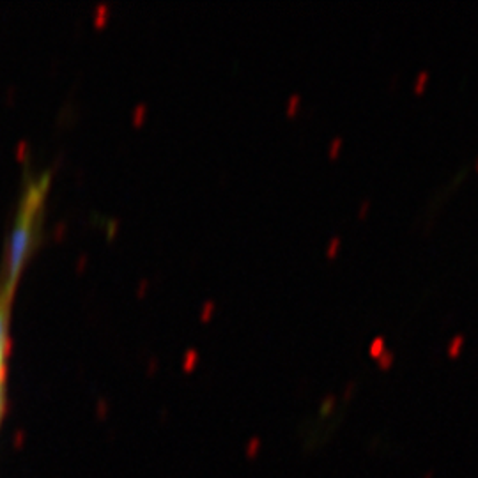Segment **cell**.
I'll list each match as a JSON object with an SVG mask.
<instances>
[{
  "mask_svg": "<svg viewBox=\"0 0 478 478\" xmlns=\"http://www.w3.org/2000/svg\"><path fill=\"white\" fill-rule=\"evenodd\" d=\"M48 186V175H39V178L32 179L23 190L15 224H13L11 234L8 238V245H6L4 271H2V282H0L11 289H16L18 285L20 275L32 252L36 231H38L43 217V205H45Z\"/></svg>",
  "mask_w": 478,
  "mask_h": 478,
  "instance_id": "6da1fadb",
  "label": "cell"
},
{
  "mask_svg": "<svg viewBox=\"0 0 478 478\" xmlns=\"http://www.w3.org/2000/svg\"><path fill=\"white\" fill-rule=\"evenodd\" d=\"M15 289L0 284V376H6V360L9 349V321Z\"/></svg>",
  "mask_w": 478,
  "mask_h": 478,
  "instance_id": "7a4b0ae2",
  "label": "cell"
},
{
  "mask_svg": "<svg viewBox=\"0 0 478 478\" xmlns=\"http://www.w3.org/2000/svg\"><path fill=\"white\" fill-rule=\"evenodd\" d=\"M4 403H6V376H0V421L4 417Z\"/></svg>",
  "mask_w": 478,
  "mask_h": 478,
  "instance_id": "3957f363",
  "label": "cell"
},
{
  "mask_svg": "<svg viewBox=\"0 0 478 478\" xmlns=\"http://www.w3.org/2000/svg\"><path fill=\"white\" fill-rule=\"evenodd\" d=\"M429 80V73H421L420 75V78H418V85H417V91L420 92L421 89H423V84Z\"/></svg>",
  "mask_w": 478,
  "mask_h": 478,
  "instance_id": "277c9868",
  "label": "cell"
},
{
  "mask_svg": "<svg viewBox=\"0 0 478 478\" xmlns=\"http://www.w3.org/2000/svg\"><path fill=\"white\" fill-rule=\"evenodd\" d=\"M477 171H478V161H477Z\"/></svg>",
  "mask_w": 478,
  "mask_h": 478,
  "instance_id": "5b68a950",
  "label": "cell"
}]
</instances>
